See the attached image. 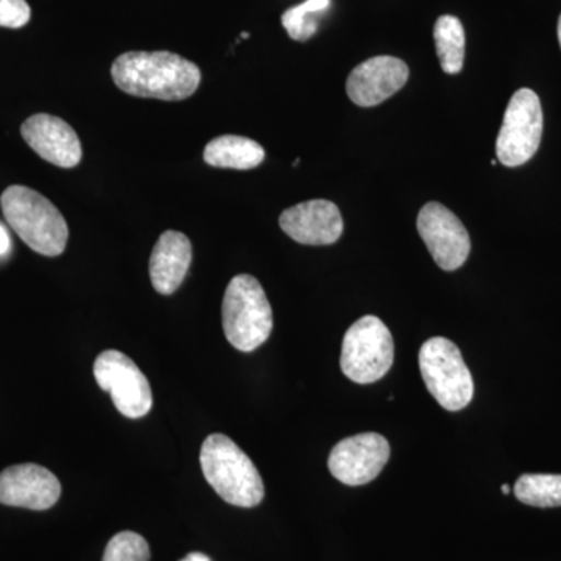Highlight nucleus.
Wrapping results in <instances>:
<instances>
[{
  "instance_id": "nucleus-1",
  "label": "nucleus",
  "mask_w": 561,
  "mask_h": 561,
  "mask_svg": "<svg viewBox=\"0 0 561 561\" xmlns=\"http://www.w3.org/2000/svg\"><path fill=\"white\" fill-rule=\"evenodd\" d=\"M111 77L121 91L135 98L179 102L201 87L195 62L172 51H127L114 60Z\"/></svg>"
},
{
  "instance_id": "nucleus-2",
  "label": "nucleus",
  "mask_w": 561,
  "mask_h": 561,
  "mask_svg": "<svg viewBox=\"0 0 561 561\" xmlns=\"http://www.w3.org/2000/svg\"><path fill=\"white\" fill-rule=\"evenodd\" d=\"M201 465L206 481L228 504L251 508L264 500L260 471L227 435L213 434L203 442Z\"/></svg>"
},
{
  "instance_id": "nucleus-3",
  "label": "nucleus",
  "mask_w": 561,
  "mask_h": 561,
  "mask_svg": "<svg viewBox=\"0 0 561 561\" xmlns=\"http://www.w3.org/2000/svg\"><path fill=\"white\" fill-rule=\"evenodd\" d=\"M3 217L36 253L60 256L68 245L69 228L57 206L39 192L14 184L0 197Z\"/></svg>"
},
{
  "instance_id": "nucleus-4",
  "label": "nucleus",
  "mask_w": 561,
  "mask_h": 561,
  "mask_svg": "<svg viewBox=\"0 0 561 561\" xmlns=\"http://www.w3.org/2000/svg\"><path fill=\"white\" fill-rule=\"evenodd\" d=\"M225 335L242 353L260 348L273 330V311L260 280L251 275L234 276L221 302Z\"/></svg>"
},
{
  "instance_id": "nucleus-5",
  "label": "nucleus",
  "mask_w": 561,
  "mask_h": 561,
  "mask_svg": "<svg viewBox=\"0 0 561 561\" xmlns=\"http://www.w3.org/2000/svg\"><path fill=\"white\" fill-rule=\"evenodd\" d=\"M420 370L432 397L443 409L459 412L474 394L470 368L459 346L445 337H432L420 350Z\"/></svg>"
},
{
  "instance_id": "nucleus-6",
  "label": "nucleus",
  "mask_w": 561,
  "mask_h": 561,
  "mask_svg": "<svg viewBox=\"0 0 561 561\" xmlns=\"http://www.w3.org/2000/svg\"><path fill=\"white\" fill-rule=\"evenodd\" d=\"M393 359V337L378 317H362L346 331L342 343L341 367L350 381H379L389 373Z\"/></svg>"
},
{
  "instance_id": "nucleus-7",
  "label": "nucleus",
  "mask_w": 561,
  "mask_h": 561,
  "mask_svg": "<svg viewBox=\"0 0 561 561\" xmlns=\"http://www.w3.org/2000/svg\"><path fill=\"white\" fill-rule=\"evenodd\" d=\"M542 136L541 102L534 91H516L505 110L496 140L497 161L518 168L537 153Z\"/></svg>"
},
{
  "instance_id": "nucleus-8",
  "label": "nucleus",
  "mask_w": 561,
  "mask_h": 561,
  "mask_svg": "<svg viewBox=\"0 0 561 561\" xmlns=\"http://www.w3.org/2000/svg\"><path fill=\"white\" fill-rule=\"evenodd\" d=\"M94 378L108 391L117 411L127 419H142L151 411L153 394L149 379L138 365L116 350H106L94 362Z\"/></svg>"
},
{
  "instance_id": "nucleus-9",
  "label": "nucleus",
  "mask_w": 561,
  "mask_h": 561,
  "mask_svg": "<svg viewBox=\"0 0 561 561\" xmlns=\"http://www.w3.org/2000/svg\"><path fill=\"white\" fill-rule=\"evenodd\" d=\"M416 228L435 264L446 272H454L467 262L471 239L459 217L437 202L421 208Z\"/></svg>"
},
{
  "instance_id": "nucleus-10",
  "label": "nucleus",
  "mask_w": 561,
  "mask_h": 561,
  "mask_svg": "<svg viewBox=\"0 0 561 561\" xmlns=\"http://www.w3.org/2000/svg\"><path fill=\"white\" fill-rule=\"evenodd\" d=\"M389 459L387 438L375 432H365L337 443L328 459V468L339 482L359 486L375 481Z\"/></svg>"
},
{
  "instance_id": "nucleus-11",
  "label": "nucleus",
  "mask_w": 561,
  "mask_h": 561,
  "mask_svg": "<svg viewBox=\"0 0 561 561\" xmlns=\"http://www.w3.org/2000/svg\"><path fill=\"white\" fill-rule=\"evenodd\" d=\"M60 496L61 483L57 476L41 465H13L0 472V504L49 511Z\"/></svg>"
},
{
  "instance_id": "nucleus-12",
  "label": "nucleus",
  "mask_w": 561,
  "mask_h": 561,
  "mask_svg": "<svg viewBox=\"0 0 561 561\" xmlns=\"http://www.w3.org/2000/svg\"><path fill=\"white\" fill-rule=\"evenodd\" d=\"M408 80V65L400 58L375 57L353 69L346 80V94L356 105L370 108L397 94Z\"/></svg>"
},
{
  "instance_id": "nucleus-13",
  "label": "nucleus",
  "mask_w": 561,
  "mask_h": 561,
  "mask_svg": "<svg viewBox=\"0 0 561 561\" xmlns=\"http://www.w3.org/2000/svg\"><path fill=\"white\" fill-rule=\"evenodd\" d=\"M22 138L44 161L62 169L80 164L83 149L77 133L60 117L35 114L21 127Z\"/></svg>"
},
{
  "instance_id": "nucleus-14",
  "label": "nucleus",
  "mask_w": 561,
  "mask_h": 561,
  "mask_svg": "<svg viewBox=\"0 0 561 561\" xmlns=\"http://www.w3.org/2000/svg\"><path fill=\"white\" fill-rule=\"evenodd\" d=\"M279 227L302 245H331L341 239L343 219L334 203L311 201L283 210Z\"/></svg>"
},
{
  "instance_id": "nucleus-15",
  "label": "nucleus",
  "mask_w": 561,
  "mask_h": 561,
  "mask_svg": "<svg viewBox=\"0 0 561 561\" xmlns=\"http://www.w3.org/2000/svg\"><path fill=\"white\" fill-rule=\"evenodd\" d=\"M192 262V243L180 231L162 232L151 251L150 279L154 290L161 295H172L179 290Z\"/></svg>"
},
{
  "instance_id": "nucleus-16",
  "label": "nucleus",
  "mask_w": 561,
  "mask_h": 561,
  "mask_svg": "<svg viewBox=\"0 0 561 561\" xmlns=\"http://www.w3.org/2000/svg\"><path fill=\"white\" fill-rule=\"evenodd\" d=\"M265 151L256 140L243 136L224 135L210 140L203 151L206 164L219 169L250 171L264 161Z\"/></svg>"
},
{
  "instance_id": "nucleus-17",
  "label": "nucleus",
  "mask_w": 561,
  "mask_h": 561,
  "mask_svg": "<svg viewBox=\"0 0 561 561\" xmlns=\"http://www.w3.org/2000/svg\"><path fill=\"white\" fill-rule=\"evenodd\" d=\"M435 47L442 69L449 76H456L463 69L465 60V28L459 18H438L434 27Z\"/></svg>"
},
{
  "instance_id": "nucleus-18",
  "label": "nucleus",
  "mask_w": 561,
  "mask_h": 561,
  "mask_svg": "<svg viewBox=\"0 0 561 561\" xmlns=\"http://www.w3.org/2000/svg\"><path fill=\"white\" fill-rule=\"evenodd\" d=\"M513 493L516 500L531 507H561V474H523Z\"/></svg>"
},
{
  "instance_id": "nucleus-19",
  "label": "nucleus",
  "mask_w": 561,
  "mask_h": 561,
  "mask_svg": "<svg viewBox=\"0 0 561 561\" xmlns=\"http://www.w3.org/2000/svg\"><path fill=\"white\" fill-rule=\"evenodd\" d=\"M331 0H306L283 14V25L291 39L308 41L316 35L319 21L317 16L330 9Z\"/></svg>"
},
{
  "instance_id": "nucleus-20",
  "label": "nucleus",
  "mask_w": 561,
  "mask_h": 561,
  "mask_svg": "<svg viewBox=\"0 0 561 561\" xmlns=\"http://www.w3.org/2000/svg\"><path fill=\"white\" fill-rule=\"evenodd\" d=\"M102 561H150L149 542L135 531H121L106 545Z\"/></svg>"
},
{
  "instance_id": "nucleus-21",
  "label": "nucleus",
  "mask_w": 561,
  "mask_h": 561,
  "mask_svg": "<svg viewBox=\"0 0 561 561\" xmlns=\"http://www.w3.org/2000/svg\"><path fill=\"white\" fill-rule=\"evenodd\" d=\"M31 16L32 10L25 0H0V27H24Z\"/></svg>"
},
{
  "instance_id": "nucleus-22",
  "label": "nucleus",
  "mask_w": 561,
  "mask_h": 561,
  "mask_svg": "<svg viewBox=\"0 0 561 561\" xmlns=\"http://www.w3.org/2000/svg\"><path fill=\"white\" fill-rule=\"evenodd\" d=\"M11 247L9 231L0 225V256L9 253Z\"/></svg>"
},
{
  "instance_id": "nucleus-23",
  "label": "nucleus",
  "mask_w": 561,
  "mask_h": 561,
  "mask_svg": "<svg viewBox=\"0 0 561 561\" xmlns=\"http://www.w3.org/2000/svg\"><path fill=\"white\" fill-rule=\"evenodd\" d=\"M180 561H210L208 556L202 552H192L190 556L184 557L183 560Z\"/></svg>"
},
{
  "instance_id": "nucleus-24",
  "label": "nucleus",
  "mask_w": 561,
  "mask_h": 561,
  "mask_svg": "<svg viewBox=\"0 0 561 561\" xmlns=\"http://www.w3.org/2000/svg\"><path fill=\"white\" fill-rule=\"evenodd\" d=\"M501 490H502V493H504V494H508L512 491L511 485H507V483H505V485H502Z\"/></svg>"
},
{
  "instance_id": "nucleus-25",
  "label": "nucleus",
  "mask_w": 561,
  "mask_h": 561,
  "mask_svg": "<svg viewBox=\"0 0 561 561\" xmlns=\"http://www.w3.org/2000/svg\"><path fill=\"white\" fill-rule=\"evenodd\" d=\"M559 41H560V46H561V16L559 20Z\"/></svg>"
}]
</instances>
